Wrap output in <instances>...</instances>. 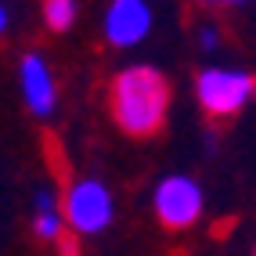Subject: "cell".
<instances>
[{
    "label": "cell",
    "instance_id": "obj_1",
    "mask_svg": "<svg viewBox=\"0 0 256 256\" xmlns=\"http://www.w3.org/2000/svg\"><path fill=\"white\" fill-rule=\"evenodd\" d=\"M170 101H174L170 80L156 65H144V62L123 65L112 76V87H108L112 123L134 141H144L162 130L166 116H170Z\"/></svg>",
    "mask_w": 256,
    "mask_h": 256
},
{
    "label": "cell",
    "instance_id": "obj_2",
    "mask_svg": "<svg viewBox=\"0 0 256 256\" xmlns=\"http://www.w3.org/2000/svg\"><path fill=\"white\" fill-rule=\"evenodd\" d=\"M62 220L65 231L80 238L105 234L116 220V195L101 177H76L62 195Z\"/></svg>",
    "mask_w": 256,
    "mask_h": 256
},
{
    "label": "cell",
    "instance_id": "obj_3",
    "mask_svg": "<svg viewBox=\"0 0 256 256\" xmlns=\"http://www.w3.org/2000/svg\"><path fill=\"white\" fill-rule=\"evenodd\" d=\"M256 98V76L234 65H202L195 72V101L213 119L238 116Z\"/></svg>",
    "mask_w": 256,
    "mask_h": 256
},
{
    "label": "cell",
    "instance_id": "obj_4",
    "mask_svg": "<svg viewBox=\"0 0 256 256\" xmlns=\"http://www.w3.org/2000/svg\"><path fill=\"white\" fill-rule=\"evenodd\" d=\"M152 213L166 231H188L206 213V188L192 174H166L152 188Z\"/></svg>",
    "mask_w": 256,
    "mask_h": 256
},
{
    "label": "cell",
    "instance_id": "obj_5",
    "mask_svg": "<svg viewBox=\"0 0 256 256\" xmlns=\"http://www.w3.org/2000/svg\"><path fill=\"white\" fill-rule=\"evenodd\" d=\"M156 29V8L152 0H108L101 11V36L116 50L141 47Z\"/></svg>",
    "mask_w": 256,
    "mask_h": 256
},
{
    "label": "cell",
    "instance_id": "obj_6",
    "mask_svg": "<svg viewBox=\"0 0 256 256\" xmlns=\"http://www.w3.org/2000/svg\"><path fill=\"white\" fill-rule=\"evenodd\" d=\"M18 90H22V101H26L29 116H36V119L54 116V108H58V80H54L50 62L40 54V50H26L18 58Z\"/></svg>",
    "mask_w": 256,
    "mask_h": 256
},
{
    "label": "cell",
    "instance_id": "obj_7",
    "mask_svg": "<svg viewBox=\"0 0 256 256\" xmlns=\"http://www.w3.org/2000/svg\"><path fill=\"white\" fill-rule=\"evenodd\" d=\"M32 234L40 242H62L65 220H62V195L50 184H40L32 192Z\"/></svg>",
    "mask_w": 256,
    "mask_h": 256
},
{
    "label": "cell",
    "instance_id": "obj_8",
    "mask_svg": "<svg viewBox=\"0 0 256 256\" xmlns=\"http://www.w3.org/2000/svg\"><path fill=\"white\" fill-rule=\"evenodd\" d=\"M40 14L50 32H69L80 18V0H44Z\"/></svg>",
    "mask_w": 256,
    "mask_h": 256
},
{
    "label": "cell",
    "instance_id": "obj_9",
    "mask_svg": "<svg viewBox=\"0 0 256 256\" xmlns=\"http://www.w3.org/2000/svg\"><path fill=\"white\" fill-rule=\"evenodd\" d=\"M198 47H202V50H216V47H220V32H216V26L206 22V26L198 29Z\"/></svg>",
    "mask_w": 256,
    "mask_h": 256
},
{
    "label": "cell",
    "instance_id": "obj_10",
    "mask_svg": "<svg viewBox=\"0 0 256 256\" xmlns=\"http://www.w3.org/2000/svg\"><path fill=\"white\" fill-rule=\"evenodd\" d=\"M8 29H11V8L4 4V0H0V36H4Z\"/></svg>",
    "mask_w": 256,
    "mask_h": 256
},
{
    "label": "cell",
    "instance_id": "obj_11",
    "mask_svg": "<svg viewBox=\"0 0 256 256\" xmlns=\"http://www.w3.org/2000/svg\"><path fill=\"white\" fill-rule=\"evenodd\" d=\"M210 4H220V8H242V4H252V0H210Z\"/></svg>",
    "mask_w": 256,
    "mask_h": 256
},
{
    "label": "cell",
    "instance_id": "obj_12",
    "mask_svg": "<svg viewBox=\"0 0 256 256\" xmlns=\"http://www.w3.org/2000/svg\"><path fill=\"white\" fill-rule=\"evenodd\" d=\"M252 256H256V249H252Z\"/></svg>",
    "mask_w": 256,
    "mask_h": 256
}]
</instances>
